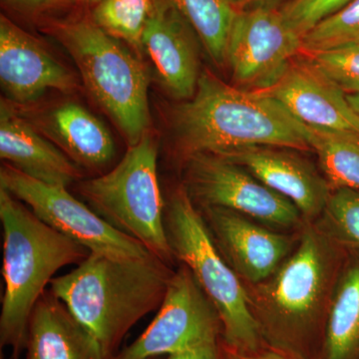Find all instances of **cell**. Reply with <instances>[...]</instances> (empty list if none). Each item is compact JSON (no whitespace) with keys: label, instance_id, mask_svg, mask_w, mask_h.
Listing matches in <instances>:
<instances>
[{"label":"cell","instance_id":"cell-35","mask_svg":"<svg viewBox=\"0 0 359 359\" xmlns=\"http://www.w3.org/2000/svg\"><path fill=\"white\" fill-rule=\"evenodd\" d=\"M1 359H2V358H1ZM11 359H16V358H11Z\"/></svg>","mask_w":359,"mask_h":359},{"label":"cell","instance_id":"cell-17","mask_svg":"<svg viewBox=\"0 0 359 359\" xmlns=\"http://www.w3.org/2000/svg\"><path fill=\"white\" fill-rule=\"evenodd\" d=\"M0 157L47 185L67 188L83 176L81 167L37 133L4 100L0 104Z\"/></svg>","mask_w":359,"mask_h":359},{"label":"cell","instance_id":"cell-34","mask_svg":"<svg viewBox=\"0 0 359 359\" xmlns=\"http://www.w3.org/2000/svg\"><path fill=\"white\" fill-rule=\"evenodd\" d=\"M149 359H163V358H162V356H161V358H149Z\"/></svg>","mask_w":359,"mask_h":359},{"label":"cell","instance_id":"cell-6","mask_svg":"<svg viewBox=\"0 0 359 359\" xmlns=\"http://www.w3.org/2000/svg\"><path fill=\"white\" fill-rule=\"evenodd\" d=\"M85 204L116 230L141 243L171 266L165 229V201L157 174V147L146 134L106 174L78 183Z\"/></svg>","mask_w":359,"mask_h":359},{"label":"cell","instance_id":"cell-19","mask_svg":"<svg viewBox=\"0 0 359 359\" xmlns=\"http://www.w3.org/2000/svg\"><path fill=\"white\" fill-rule=\"evenodd\" d=\"M49 119L59 143L78 166L99 170L114 158V141L109 131L82 106L63 104L53 110Z\"/></svg>","mask_w":359,"mask_h":359},{"label":"cell","instance_id":"cell-25","mask_svg":"<svg viewBox=\"0 0 359 359\" xmlns=\"http://www.w3.org/2000/svg\"><path fill=\"white\" fill-rule=\"evenodd\" d=\"M348 44H359V0H353L302 37V51L306 53Z\"/></svg>","mask_w":359,"mask_h":359},{"label":"cell","instance_id":"cell-33","mask_svg":"<svg viewBox=\"0 0 359 359\" xmlns=\"http://www.w3.org/2000/svg\"><path fill=\"white\" fill-rule=\"evenodd\" d=\"M231 4H233L238 8H243L250 4V0H229Z\"/></svg>","mask_w":359,"mask_h":359},{"label":"cell","instance_id":"cell-5","mask_svg":"<svg viewBox=\"0 0 359 359\" xmlns=\"http://www.w3.org/2000/svg\"><path fill=\"white\" fill-rule=\"evenodd\" d=\"M164 222L175 259L190 269L218 311L223 325L222 342L240 351L266 347L250 313L244 283L215 244L200 210L184 186L167 201Z\"/></svg>","mask_w":359,"mask_h":359},{"label":"cell","instance_id":"cell-13","mask_svg":"<svg viewBox=\"0 0 359 359\" xmlns=\"http://www.w3.org/2000/svg\"><path fill=\"white\" fill-rule=\"evenodd\" d=\"M266 92L306 126L359 134V116L346 92L306 52L295 56Z\"/></svg>","mask_w":359,"mask_h":359},{"label":"cell","instance_id":"cell-2","mask_svg":"<svg viewBox=\"0 0 359 359\" xmlns=\"http://www.w3.org/2000/svg\"><path fill=\"white\" fill-rule=\"evenodd\" d=\"M173 273L155 255L115 259L90 254L49 285L95 339L104 359H113L130 330L160 308Z\"/></svg>","mask_w":359,"mask_h":359},{"label":"cell","instance_id":"cell-23","mask_svg":"<svg viewBox=\"0 0 359 359\" xmlns=\"http://www.w3.org/2000/svg\"><path fill=\"white\" fill-rule=\"evenodd\" d=\"M155 0H101L94 11V20L104 32L134 46H142V36Z\"/></svg>","mask_w":359,"mask_h":359},{"label":"cell","instance_id":"cell-8","mask_svg":"<svg viewBox=\"0 0 359 359\" xmlns=\"http://www.w3.org/2000/svg\"><path fill=\"white\" fill-rule=\"evenodd\" d=\"M0 188L25 203L45 224L75 241L91 254L138 259L150 256L141 243L116 230L67 188L42 183L11 165L0 169Z\"/></svg>","mask_w":359,"mask_h":359},{"label":"cell","instance_id":"cell-3","mask_svg":"<svg viewBox=\"0 0 359 359\" xmlns=\"http://www.w3.org/2000/svg\"><path fill=\"white\" fill-rule=\"evenodd\" d=\"M174 127L186 157L226 154L255 146L311 150L304 124L266 91H249L202 72L188 102L174 113Z\"/></svg>","mask_w":359,"mask_h":359},{"label":"cell","instance_id":"cell-26","mask_svg":"<svg viewBox=\"0 0 359 359\" xmlns=\"http://www.w3.org/2000/svg\"><path fill=\"white\" fill-rule=\"evenodd\" d=\"M308 54L346 94L359 92V44Z\"/></svg>","mask_w":359,"mask_h":359},{"label":"cell","instance_id":"cell-29","mask_svg":"<svg viewBox=\"0 0 359 359\" xmlns=\"http://www.w3.org/2000/svg\"><path fill=\"white\" fill-rule=\"evenodd\" d=\"M219 340L207 342L182 353L172 354L167 359H222Z\"/></svg>","mask_w":359,"mask_h":359},{"label":"cell","instance_id":"cell-12","mask_svg":"<svg viewBox=\"0 0 359 359\" xmlns=\"http://www.w3.org/2000/svg\"><path fill=\"white\" fill-rule=\"evenodd\" d=\"M212 240L231 269L245 283L263 282L297 247L299 237L216 207H201Z\"/></svg>","mask_w":359,"mask_h":359},{"label":"cell","instance_id":"cell-16","mask_svg":"<svg viewBox=\"0 0 359 359\" xmlns=\"http://www.w3.org/2000/svg\"><path fill=\"white\" fill-rule=\"evenodd\" d=\"M192 32L171 1L157 2L142 36L165 88L182 100L192 98L200 77Z\"/></svg>","mask_w":359,"mask_h":359},{"label":"cell","instance_id":"cell-18","mask_svg":"<svg viewBox=\"0 0 359 359\" xmlns=\"http://www.w3.org/2000/svg\"><path fill=\"white\" fill-rule=\"evenodd\" d=\"M25 359H104L86 328L50 289L30 314Z\"/></svg>","mask_w":359,"mask_h":359},{"label":"cell","instance_id":"cell-28","mask_svg":"<svg viewBox=\"0 0 359 359\" xmlns=\"http://www.w3.org/2000/svg\"><path fill=\"white\" fill-rule=\"evenodd\" d=\"M222 359H299L266 346L257 351H240L226 346L219 340Z\"/></svg>","mask_w":359,"mask_h":359},{"label":"cell","instance_id":"cell-27","mask_svg":"<svg viewBox=\"0 0 359 359\" xmlns=\"http://www.w3.org/2000/svg\"><path fill=\"white\" fill-rule=\"evenodd\" d=\"M353 0H290L280 8L285 20L302 37Z\"/></svg>","mask_w":359,"mask_h":359},{"label":"cell","instance_id":"cell-14","mask_svg":"<svg viewBox=\"0 0 359 359\" xmlns=\"http://www.w3.org/2000/svg\"><path fill=\"white\" fill-rule=\"evenodd\" d=\"M299 152L290 148L255 146L219 158L244 168L292 202L304 222L313 223L320 218L332 189L325 176Z\"/></svg>","mask_w":359,"mask_h":359},{"label":"cell","instance_id":"cell-9","mask_svg":"<svg viewBox=\"0 0 359 359\" xmlns=\"http://www.w3.org/2000/svg\"><path fill=\"white\" fill-rule=\"evenodd\" d=\"M184 188L195 205L230 210L271 229L301 226L297 207L244 168L208 154L186 157Z\"/></svg>","mask_w":359,"mask_h":359},{"label":"cell","instance_id":"cell-21","mask_svg":"<svg viewBox=\"0 0 359 359\" xmlns=\"http://www.w3.org/2000/svg\"><path fill=\"white\" fill-rule=\"evenodd\" d=\"M309 148L318 158L330 189L359 190V134L313 128L304 124Z\"/></svg>","mask_w":359,"mask_h":359},{"label":"cell","instance_id":"cell-32","mask_svg":"<svg viewBox=\"0 0 359 359\" xmlns=\"http://www.w3.org/2000/svg\"><path fill=\"white\" fill-rule=\"evenodd\" d=\"M346 97L351 107L355 111L356 114L359 116V92L346 94Z\"/></svg>","mask_w":359,"mask_h":359},{"label":"cell","instance_id":"cell-1","mask_svg":"<svg viewBox=\"0 0 359 359\" xmlns=\"http://www.w3.org/2000/svg\"><path fill=\"white\" fill-rule=\"evenodd\" d=\"M341 249L316 223L306 222L297 247L273 275L261 283H244L266 346L295 358H320L344 263Z\"/></svg>","mask_w":359,"mask_h":359},{"label":"cell","instance_id":"cell-10","mask_svg":"<svg viewBox=\"0 0 359 359\" xmlns=\"http://www.w3.org/2000/svg\"><path fill=\"white\" fill-rule=\"evenodd\" d=\"M221 318L190 269L182 264L168 283L154 320L133 344L113 359H149L182 353L207 342L219 341Z\"/></svg>","mask_w":359,"mask_h":359},{"label":"cell","instance_id":"cell-20","mask_svg":"<svg viewBox=\"0 0 359 359\" xmlns=\"http://www.w3.org/2000/svg\"><path fill=\"white\" fill-rule=\"evenodd\" d=\"M318 359H359V252L340 271Z\"/></svg>","mask_w":359,"mask_h":359},{"label":"cell","instance_id":"cell-15","mask_svg":"<svg viewBox=\"0 0 359 359\" xmlns=\"http://www.w3.org/2000/svg\"><path fill=\"white\" fill-rule=\"evenodd\" d=\"M0 84L9 100L33 102L48 90L74 89L72 74L37 40L1 16Z\"/></svg>","mask_w":359,"mask_h":359},{"label":"cell","instance_id":"cell-31","mask_svg":"<svg viewBox=\"0 0 359 359\" xmlns=\"http://www.w3.org/2000/svg\"><path fill=\"white\" fill-rule=\"evenodd\" d=\"M290 1V0H250V4L248 6H250V4H261V6L282 8Z\"/></svg>","mask_w":359,"mask_h":359},{"label":"cell","instance_id":"cell-24","mask_svg":"<svg viewBox=\"0 0 359 359\" xmlns=\"http://www.w3.org/2000/svg\"><path fill=\"white\" fill-rule=\"evenodd\" d=\"M316 224L340 247L359 252L358 189L332 190Z\"/></svg>","mask_w":359,"mask_h":359},{"label":"cell","instance_id":"cell-4","mask_svg":"<svg viewBox=\"0 0 359 359\" xmlns=\"http://www.w3.org/2000/svg\"><path fill=\"white\" fill-rule=\"evenodd\" d=\"M4 231V294L0 313V347L18 359L25 349L32 309L54 275L80 264L91 252L41 221L21 201L0 188Z\"/></svg>","mask_w":359,"mask_h":359},{"label":"cell","instance_id":"cell-30","mask_svg":"<svg viewBox=\"0 0 359 359\" xmlns=\"http://www.w3.org/2000/svg\"><path fill=\"white\" fill-rule=\"evenodd\" d=\"M6 1L15 6L35 9L55 6L61 2V0H6Z\"/></svg>","mask_w":359,"mask_h":359},{"label":"cell","instance_id":"cell-7","mask_svg":"<svg viewBox=\"0 0 359 359\" xmlns=\"http://www.w3.org/2000/svg\"><path fill=\"white\" fill-rule=\"evenodd\" d=\"M60 39L94 100L121 130L129 147L138 144L150 124L143 65L95 23L65 26Z\"/></svg>","mask_w":359,"mask_h":359},{"label":"cell","instance_id":"cell-11","mask_svg":"<svg viewBox=\"0 0 359 359\" xmlns=\"http://www.w3.org/2000/svg\"><path fill=\"white\" fill-rule=\"evenodd\" d=\"M302 52V36L280 8L250 4L238 9L226 47V63L238 88L271 89Z\"/></svg>","mask_w":359,"mask_h":359},{"label":"cell","instance_id":"cell-22","mask_svg":"<svg viewBox=\"0 0 359 359\" xmlns=\"http://www.w3.org/2000/svg\"><path fill=\"white\" fill-rule=\"evenodd\" d=\"M217 65L226 63V47L238 7L229 0H170Z\"/></svg>","mask_w":359,"mask_h":359}]
</instances>
